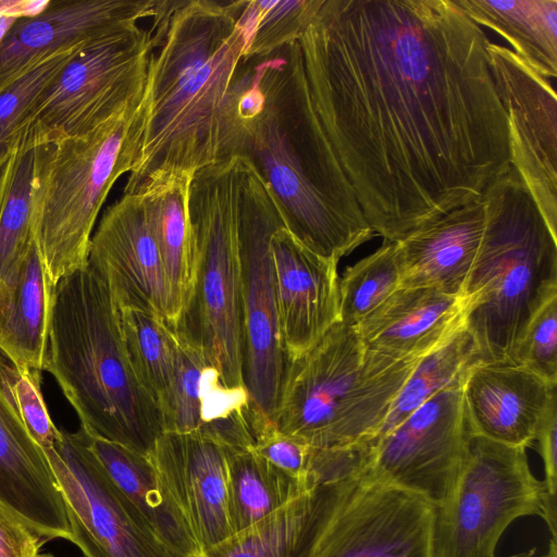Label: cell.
Here are the masks:
<instances>
[{
    "label": "cell",
    "instance_id": "obj_1",
    "mask_svg": "<svg viewBox=\"0 0 557 557\" xmlns=\"http://www.w3.org/2000/svg\"><path fill=\"white\" fill-rule=\"evenodd\" d=\"M298 41L315 115L385 240L511 169L490 39L454 0H324Z\"/></svg>",
    "mask_w": 557,
    "mask_h": 557
},
{
    "label": "cell",
    "instance_id": "obj_2",
    "mask_svg": "<svg viewBox=\"0 0 557 557\" xmlns=\"http://www.w3.org/2000/svg\"><path fill=\"white\" fill-rule=\"evenodd\" d=\"M243 0H171L145 89L146 119L123 194L243 156L240 99L251 74L238 24Z\"/></svg>",
    "mask_w": 557,
    "mask_h": 557
},
{
    "label": "cell",
    "instance_id": "obj_3",
    "mask_svg": "<svg viewBox=\"0 0 557 557\" xmlns=\"http://www.w3.org/2000/svg\"><path fill=\"white\" fill-rule=\"evenodd\" d=\"M250 62L243 156L269 185L287 230L337 263L374 232L313 110L299 41Z\"/></svg>",
    "mask_w": 557,
    "mask_h": 557
},
{
    "label": "cell",
    "instance_id": "obj_4",
    "mask_svg": "<svg viewBox=\"0 0 557 557\" xmlns=\"http://www.w3.org/2000/svg\"><path fill=\"white\" fill-rule=\"evenodd\" d=\"M44 370L88 434L149 456L163 433L159 408L132 364L119 308L89 264L54 286Z\"/></svg>",
    "mask_w": 557,
    "mask_h": 557
},
{
    "label": "cell",
    "instance_id": "obj_5",
    "mask_svg": "<svg viewBox=\"0 0 557 557\" xmlns=\"http://www.w3.org/2000/svg\"><path fill=\"white\" fill-rule=\"evenodd\" d=\"M486 222L465 285L476 363L513 364L525 330L557 297V237L511 169L483 193Z\"/></svg>",
    "mask_w": 557,
    "mask_h": 557
},
{
    "label": "cell",
    "instance_id": "obj_6",
    "mask_svg": "<svg viewBox=\"0 0 557 557\" xmlns=\"http://www.w3.org/2000/svg\"><path fill=\"white\" fill-rule=\"evenodd\" d=\"M419 360L371 350L355 327L337 322L309 351L288 361L275 426L321 449L367 443Z\"/></svg>",
    "mask_w": 557,
    "mask_h": 557
},
{
    "label": "cell",
    "instance_id": "obj_7",
    "mask_svg": "<svg viewBox=\"0 0 557 557\" xmlns=\"http://www.w3.org/2000/svg\"><path fill=\"white\" fill-rule=\"evenodd\" d=\"M145 119L144 94L91 132L39 146L33 233L53 286L88 264L97 216L115 181L134 166Z\"/></svg>",
    "mask_w": 557,
    "mask_h": 557
},
{
    "label": "cell",
    "instance_id": "obj_8",
    "mask_svg": "<svg viewBox=\"0 0 557 557\" xmlns=\"http://www.w3.org/2000/svg\"><path fill=\"white\" fill-rule=\"evenodd\" d=\"M240 156L194 173L188 218L195 255L190 299L176 332L201 349L228 387L243 380V306L238 240Z\"/></svg>",
    "mask_w": 557,
    "mask_h": 557
},
{
    "label": "cell",
    "instance_id": "obj_9",
    "mask_svg": "<svg viewBox=\"0 0 557 557\" xmlns=\"http://www.w3.org/2000/svg\"><path fill=\"white\" fill-rule=\"evenodd\" d=\"M168 12L169 1L159 0L150 26L128 25L79 46L25 113L16 147L85 135L139 100Z\"/></svg>",
    "mask_w": 557,
    "mask_h": 557
},
{
    "label": "cell",
    "instance_id": "obj_10",
    "mask_svg": "<svg viewBox=\"0 0 557 557\" xmlns=\"http://www.w3.org/2000/svg\"><path fill=\"white\" fill-rule=\"evenodd\" d=\"M543 503L524 447L470 435L450 493L434 506L433 557H495L505 530L518 518L541 517Z\"/></svg>",
    "mask_w": 557,
    "mask_h": 557
},
{
    "label": "cell",
    "instance_id": "obj_11",
    "mask_svg": "<svg viewBox=\"0 0 557 557\" xmlns=\"http://www.w3.org/2000/svg\"><path fill=\"white\" fill-rule=\"evenodd\" d=\"M283 224L284 214L269 185L250 160L240 156L243 380L252 409L273 422L288 363L278 324L270 247L272 234Z\"/></svg>",
    "mask_w": 557,
    "mask_h": 557
},
{
    "label": "cell",
    "instance_id": "obj_12",
    "mask_svg": "<svg viewBox=\"0 0 557 557\" xmlns=\"http://www.w3.org/2000/svg\"><path fill=\"white\" fill-rule=\"evenodd\" d=\"M45 454L65 502L70 541L86 557H185L161 541L119 491L82 428L62 431Z\"/></svg>",
    "mask_w": 557,
    "mask_h": 557
},
{
    "label": "cell",
    "instance_id": "obj_13",
    "mask_svg": "<svg viewBox=\"0 0 557 557\" xmlns=\"http://www.w3.org/2000/svg\"><path fill=\"white\" fill-rule=\"evenodd\" d=\"M462 380L426 400L389 432L369 441L361 465L364 472L433 506L443 503L457 480L470 437Z\"/></svg>",
    "mask_w": 557,
    "mask_h": 557
},
{
    "label": "cell",
    "instance_id": "obj_14",
    "mask_svg": "<svg viewBox=\"0 0 557 557\" xmlns=\"http://www.w3.org/2000/svg\"><path fill=\"white\" fill-rule=\"evenodd\" d=\"M361 465L339 481L315 557H433L434 506Z\"/></svg>",
    "mask_w": 557,
    "mask_h": 557
},
{
    "label": "cell",
    "instance_id": "obj_15",
    "mask_svg": "<svg viewBox=\"0 0 557 557\" xmlns=\"http://www.w3.org/2000/svg\"><path fill=\"white\" fill-rule=\"evenodd\" d=\"M491 73L509 127L511 164L557 237V99L550 79L505 46L487 42Z\"/></svg>",
    "mask_w": 557,
    "mask_h": 557
},
{
    "label": "cell",
    "instance_id": "obj_16",
    "mask_svg": "<svg viewBox=\"0 0 557 557\" xmlns=\"http://www.w3.org/2000/svg\"><path fill=\"white\" fill-rule=\"evenodd\" d=\"M88 264L119 309H139L172 329L171 295L140 193L123 194L90 239Z\"/></svg>",
    "mask_w": 557,
    "mask_h": 557
},
{
    "label": "cell",
    "instance_id": "obj_17",
    "mask_svg": "<svg viewBox=\"0 0 557 557\" xmlns=\"http://www.w3.org/2000/svg\"><path fill=\"white\" fill-rule=\"evenodd\" d=\"M158 0H52L18 17L0 40V88L42 60L151 18Z\"/></svg>",
    "mask_w": 557,
    "mask_h": 557
},
{
    "label": "cell",
    "instance_id": "obj_18",
    "mask_svg": "<svg viewBox=\"0 0 557 557\" xmlns=\"http://www.w3.org/2000/svg\"><path fill=\"white\" fill-rule=\"evenodd\" d=\"M148 458L200 554L233 535L225 447L197 434L162 433Z\"/></svg>",
    "mask_w": 557,
    "mask_h": 557
},
{
    "label": "cell",
    "instance_id": "obj_19",
    "mask_svg": "<svg viewBox=\"0 0 557 557\" xmlns=\"http://www.w3.org/2000/svg\"><path fill=\"white\" fill-rule=\"evenodd\" d=\"M270 247L280 331L292 361L339 322L337 263L312 252L285 224L272 234Z\"/></svg>",
    "mask_w": 557,
    "mask_h": 557
},
{
    "label": "cell",
    "instance_id": "obj_20",
    "mask_svg": "<svg viewBox=\"0 0 557 557\" xmlns=\"http://www.w3.org/2000/svg\"><path fill=\"white\" fill-rule=\"evenodd\" d=\"M461 391L470 435L527 448L556 396V384L521 366L474 363Z\"/></svg>",
    "mask_w": 557,
    "mask_h": 557
},
{
    "label": "cell",
    "instance_id": "obj_21",
    "mask_svg": "<svg viewBox=\"0 0 557 557\" xmlns=\"http://www.w3.org/2000/svg\"><path fill=\"white\" fill-rule=\"evenodd\" d=\"M0 502L39 536L70 541L67 510L50 462L1 382Z\"/></svg>",
    "mask_w": 557,
    "mask_h": 557
},
{
    "label": "cell",
    "instance_id": "obj_22",
    "mask_svg": "<svg viewBox=\"0 0 557 557\" xmlns=\"http://www.w3.org/2000/svg\"><path fill=\"white\" fill-rule=\"evenodd\" d=\"M486 222L483 195L418 227L396 243L399 288L463 289Z\"/></svg>",
    "mask_w": 557,
    "mask_h": 557
},
{
    "label": "cell",
    "instance_id": "obj_23",
    "mask_svg": "<svg viewBox=\"0 0 557 557\" xmlns=\"http://www.w3.org/2000/svg\"><path fill=\"white\" fill-rule=\"evenodd\" d=\"M467 306L465 296L435 288H398L355 330L371 350L419 359L465 325Z\"/></svg>",
    "mask_w": 557,
    "mask_h": 557
},
{
    "label": "cell",
    "instance_id": "obj_24",
    "mask_svg": "<svg viewBox=\"0 0 557 557\" xmlns=\"http://www.w3.org/2000/svg\"><path fill=\"white\" fill-rule=\"evenodd\" d=\"M53 289L34 238L0 281V354L17 368L44 371Z\"/></svg>",
    "mask_w": 557,
    "mask_h": 557
},
{
    "label": "cell",
    "instance_id": "obj_25",
    "mask_svg": "<svg viewBox=\"0 0 557 557\" xmlns=\"http://www.w3.org/2000/svg\"><path fill=\"white\" fill-rule=\"evenodd\" d=\"M341 479L304 493L196 557H315Z\"/></svg>",
    "mask_w": 557,
    "mask_h": 557
},
{
    "label": "cell",
    "instance_id": "obj_26",
    "mask_svg": "<svg viewBox=\"0 0 557 557\" xmlns=\"http://www.w3.org/2000/svg\"><path fill=\"white\" fill-rule=\"evenodd\" d=\"M87 438L90 449L112 482L156 535L185 557L198 556L200 549L150 459L122 445L88 433Z\"/></svg>",
    "mask_w": 557,
    "mask_h": 557
},
{
    "label": "cell",
    "instance_id": "obj_27",
    "mask_svg": "<svg viewBox=\"0 0 557 557\" xmlns=\"http://www.w3.org/2000/svg\"><path fill=\"white\" fill-rule=\"evenodd\" d=\"M193 175L177 174L146 183L140 193L158 246L172 304L175 331L190 299L195 255L188 218V189Z\"/></svg>",
    "mask_w": 557,
    "mask_h": 557
},
{
    "label": "cell",
    "instance_id": "obj_28",
    "mask_svg": "<svg viewBox=\"0 0 557 557\" xmlns=\"http://www.w3.org/2000/svg\"><path fill=\"white\" fill-rule=\"evenodd\" d=\"M480 27L504 37L542 76H557V0H454Z\"/></svg>",
    "mask_w": 557,
    "mask_h": 557
},
{
    "label": "cell",
    "instance_id": "obj_29",
    "mask_svg": "<svg viewBox=\"0 0 557 557\" xmlns=\"http://www.w3.org/2000/svg\"><path fill=\"white\" fill-rule=\"evenodd\" d=\"M227 503L233 534L284 507L308 490L252 448H225Z\"/></svg>",
    "mask_w": 557,
    "mask_h": 557
},
{
    "label": "cell",
    "instance_id": "obj_30",
    "mask_svg": "<svg viewBox=\"0 0 557 557\" xmlns=\"http://www.w3.org/2000/svg\"><path fill=\"white\" fill-rule=\"evenodd\" d=\"M474 363L475 345L462 325L447 341L420 358L373 438L389 432L426 400L461 380Z\"/></svg>",
    "mask_w": 557,
    "mask_h": 557
},
{
    "label": "cell",
    "instance_id": "obj_31",
    "mask_svg": "<svg viewBox=\"0 0 557 557\" xmlns=\"http://www.w3.org/2000/svg\"><path fill=\"white\" fill-rule=\"evenodd\" d=\"M39 146H18L0 168V281L34 239L33 197Z\"/></svg>",
    "mask_w": 557,
    "mask_h": 557
},
{
    "label": "cell",
    "instance_id": "obj_32",
    "mask_svg": "<svg viewBox=\"0 0 557 557\" xmlns=\"http://www.w3.org/2000/svg\"><path fill=\"white\" fill-rule=\"evenodd\" d=\"M324 0H243L238 24L243 33V61L271 55L298 41Z\"/></svg>",
    "mask_w": 557,
    "mask_h": 557
},
{
    "label": "cell",
    "instance_id": "obj_33",
    "mask_svg": "<svg viewBox=\"0 0 557 557\" xmlns=\"http://www.w3.org/2000/svg\"><path fill=\"white\" fill-rule=\"evenodd\" d=\"M119 311L132 364L158 405L173 377L177 333L162 318L150 312L131 308Z\"/></svg>",
    "mask_w": 557,
    "mask_h": 557
},
{
    "label": "cell",
    "instance_id": "obj_34",
    "mask_svg": "<svg viewBox=\"0 0 557 557\" xmlns=\"http://www.w3.org/2000/svg\"><path fill=\"white\" fill-rule=\"evenodd\" d=\"M399 285L396 243L385 240L374 252L347 268L339 278V322L357 326Z\"/></svg>",
    "mask_w": 557,
    "mask_h": 557
},
{
    "label": "cell",
    "instance_id": "obj_35",
    "mask_svg": "<svg viewBox=\"0 0 557 557\" xmlns=\"http://www.w3.org/2000/svg\"><path fill=\"white\" fill-rule=\"evenodd\" d=\"M78 47L42 60L0 88V168L16 147L25 113Z\"/></svg>",
    "mask_w": 557,
    "mask_h": 557
},
{
    "label": "cell",
    "instance_id": "obj_36",
    "mask_svg": "<svg viewBox=\"0 0 557 557\" xmlns=\"http://www.w3.org/2000/svg\"><path fill=\"white\" fill-rule=\"evenodd\" d=\"M41 372L17 368L0 354V382L30 435L42 450L51 449L62 437L50 418L42 392Z\"/></svg>",
    "mask_w": 557,
    "mask_h": 557
},
{
    "label": "cell",
    "instance_id": "obj_37",
    "mask_svg": "<svg viewBox=\"0 0 557 557\" xmlns=\"http://www.w3.org/2000/svg\"><path fill=\"white\" fill-rule=\"evenodd\" d=\"M516 366L556 384L557 297L544 304L529 323L517 351Z\"/></svg>",
    "mask_w": 557,
    "mask_h": 557
},
{
    "label": "cell",
    "instance_id": "obj_38",
    "mask_svg": "<svg viewBox=\"0 0 557 557\" xmlns=\"http://www.w3.org/2000/svg\"><path fill=\"white\" fill-rule=\"evenodd\" d=\"M556 396L546 408L535 435L544 465V503L541 517L557 540V411Z\"/></svg>",
    "mask_w": 557,
    "mask_h": 557
},
{
    "label": "cell",
    "instance_id": "obj_39",
    "mask_svg": "<svg viewBox=\"0 0 557 557\" xmlns=\"http://www.w3.org/2000/svg\"><path fill=\"white\" fill-rule=\"evenodd\" d=\"M40 539L13 510L0 502V557H36Z\"/></svg>",
    "mask_w": 557,
    "mask_h": 557
},
{
    "label": "cell",
    "instance_id": "obj_40",
    "mask_svg": "<svg viewBox=\"0 0 557 557\" xmlns=\"http://www.w3.org/2000/svg\"><path fill=\"white\" fill-rule=\"evenodd\" d=\"M49 0H0V15L24 17L40 13Z\"/></svg>",
    "mask_w": 557,
    "mask_h": 557
},
{
    "label": "cell",
    "instance_id": "obj_41",
    "mask_svg": "<svg viewBox=\"0 0 557 557\" xmlns=\"http://www.w3.org/2000/svg\"><path fill=\"white\" fill-rule=\"evenodd\" d=\"M507 557H557V540L552 539L548 550L542 555H537L536 549L531 548L525 552H520L518 554H513Z\"/></svg>",
    "mask_w": 557,
    "mask_h": 557
},
{
    "label": "cell",
    "instance_id": "obj_42",
    "mask_svg": "<svg viewBox=\"0 0 557 557\" xmlns=\"http://www.w3.org/2000/svg\"><path fill=\"white\" fill-rule=\"evenodd\" d=\"M18 17L0 15V40Z\"/></svg>",
    "mask_w": 557,
    "mask_h": 557
},
{
    "label": "cell",
    "instance_id": "obj_43",
    "mask_svg": "<svg viewBox=\"0 0 557 557\" xmlns=\"http://www.w3.org/2000/svg\"><path fill=\"white\" fill-rule=\"evenodd\" d=\"M36 557H54V556L50 555V554H38Z\"/></svg>",
    "mask_w": 557,
    "mask_h": 557
}]
</instances>
